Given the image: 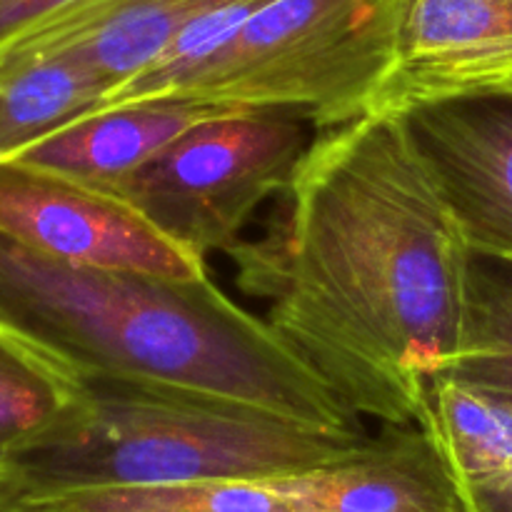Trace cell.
I'll return each instance as SVG.
<instances>
[{
  "mask_svg": "<svg viewBox=\"0 0 512 512\" xmlns=\"http://www.w3.org/2000/svg\"><path fill=\"white\" fill-rule=\"evenodd\" d=\"M258 238L225 258L360 420L418 425L463 343L473 253L405 118L318 130Z\"/></svg>",
  "mask_w": 512,
  "mask_h": 512,
  "instance_id": "cell-1",
  "label": "cell"
},
{
  "mask_svg": "<svg viewBox=\"0 0 512 512\" xmlns=\"http://www.w3.org/2000/svg\"><path fill=\"white\" fill-rule=\"evenodd\" d=\"M0 320L80 383L123 380L368 433L268 320L208 275L75 268L0 238Z\"/></svg>",
  "mask_w": 512,
  "mask_h": 512,
  "instance_id": "cell-2",
  "label": "cell"
},
{
  "mask_svg": "<svg viewBox=\"0 0 512 512\" xmlns=\"http://www.w3.org/2000/svg\"><path fill=\"white\" fill-rule=\"evenodd\" d=\"M365 440L190 390L85 380L78 405L0 465V480L20 495L280 480L338 463Z\"/></svg>",
  "mask_w": 512,
  "mask_h": 512,
  "instance_id": "cell-3",
  "label": "cell"
},
{
  "mask_svg": "<svg viewBox=\"0 0 512 512\" xmlns=\"http://www.w3.org/2000/svg\"><path fill=\"white\" fill-rule=\"evenodd\" d=\"M393 45L388 0H265L190 58L110 88L95 110L175 98L338 128L370 115Z\"/></svg>",
  "mask_w": 512,
  "mask_h": 512,
  "instance_id": "cell-4",
  "label": "cell"
},
{
  "mask_svg": "<svg viewBox=\"0 0 512 512\" xmlns=\"http://www.w3.org/2000/svg\"><path fill=\"white\" fill-rule=\"evenodd\" d=\"M318 130L280 110H223L125 180V195L195 253L228 255L258 210L280 198Z\"/></svg>",
  "mask_w": 512,
  "mask_h": 512,
  "instance_id": "cell-5",
  "label": "cell"
},
{
  "mask_svg": "<svg viewBox=\"0 0 512 512\" xmlns=\"http://www.w3.org/2000/svg\"><path fill=\"white\" fill-rule=\"evenodd\" d=\"M0 238L75 268L210 273L205 255L170 238L125 195L20 160L0 163Z\"/></svg>",
  "mask_w": 512,
  "mask_h": 512,
  "instance_id": "cell-6",
  "label": "cell"
},
{
  "mask_svg": "<svg viewBox=\"0 0 512 512\" xmlns=\"http://www.w3.org/2000/svg\"><path fill=\"white\" fill-rule=\"evenodd\" d=\"M393 65L370 115L512 95V0H388Z\"/></svg>",
  "mask_w": 512,
  "mask_h": 512,
  "instance_id": "cell-7",
  "label": "cell"
},
{
  "mask_svg": "<svg viewBox=\"0 0 512 512\" xmlns=\"http://www.w3.org/2000/svg\"><path fill=\"white\" fill-rule=\"evenodd\" d=\"M265 0H75L0 50V58H68L110 88L190 58Z\"/></svg>",
  "mask_w": 512,
  "mask_h": 512,
  "instance_id": "cell-8",
  "label": "cell"
},
{
  "mask_svg": "<svg viewBox=\"0 0 512 512\" xmlns=\"http://www.w3.org/2000/svg\"><path fill=\"white\" fill-rule=\"evenodd\" d=\"M473 258L512 265V95L405 115Z\"/></svg>",
  "mask_w": 512,
  "mask_h": 512,
  "instance_id": "cell-9",
  "label": "cell"
},
{
  "mask_svg": "<svg viewBox=\"0 0 512 512\" xmlns=\"http://www.w3.org/2000/svg\"><path fill=\"white\" fill-rule=\"evenodd\" d=\"M275 483L303 512H468L458 480L420 425H380L348 458Z\"/></svg>",
  "mask_w": 512,
  "mask_h": 512,
  "instance_id": "cell-10",
  "label": "cell"
},
{
  "mask_svg": "<svg viewBox=\"0 0 512 512\" xmlns=\"http://www.w3.org/2000/svg\"><path fill=\"white\" fill-rule=\"evenodd\" d=\"M223 110L228 108L175 98L93 110L35 140L10 160L118 190L173 140Z\"/></svg>",
  "mask_w": 512,
  "mask_h": 512,
  "instance_id": "cell-11",
  "label": "cell"
},
{
  "mask_svg": "<svg viewBox=\"0 0 512 512\" xmlns=\"http://www.w3.org/2000/svg\"><path fill=\"white\" fill-rule=\"evenodd\" d=\"M110 85L68 58H0V163L98 108Z\"/></svg>",
  "mask_w": 512,
  "mask_h": 512,
  "instance_id": "cell-12",
  "label": "cell"
},
{
  "mask_svg": "<svg viewBox=\"0 0 512 512\" xmlns=\"http://www.w3.org/2000/svg\"><path fill=\"white\" fill-rule=\"evenodd\" d=\"M418 425L460 490L512 470V405L495 395L440 375L430 385Z\"/></svg>",
  "mask_w": 512,
  "mask_h": 512,
  "instance_id": "cell-13",
  "label": "cell"
},
{
  "mask_svg": "<svg viewBox=\"0 0 512 512\" xmlns=\"http://www.w3.org/2000/svg\"><path fill=\"white\" fill-rule=\"evenodd\" d=\"M83 383L0 320V465L50 433Z\"/></svg>",
  "mask_w": 512,
  "mask_h": 512,
  "instance_id": "cell-14",
  "label": "cell"
},
{
  "mask_svg": "<svg viewBox=\"0 0 512 512\" xmlns=\"http://www.w3.org/2000/svg\"><path fill=\"white\" fill-rule=\"evenodd\" d=\"M20 498L35 512H303L275 480L123 485Z\"/></svg>",
  "mask_w": 512,
  "mask_h": 512,
  "instance_id": "cell-15",
  "label": "cell"
},
{
  "mask_svg": "<svg viewBox=\"0 0 512 512\" xmlns=\"http://www.w3.org/2000/svg\"><path fill=\"white\" fill-rule=\"evenodd\" d=\"M445 375L512 405V265L473 258L463 343Z\"/></svg>",
  "mask_w": 512,
  "mask_h": 512,
  "instance_id": "cell-16",
  "label": "cell"
},
{
  "mask_svg": "<svg viewBox=\"0 0 512 512\" xmlns=\"http://www.w3.org/2000/svg\"><path fill=\"white\" fill-rule=\"evenodd\" d=\"M75 0H0V50Z\"/></svg>",
  "mask_w": 512,
  "mask_h": 512,
  "instance_id": "cell-17",
  "label": "cell"
},
{
  "mask_svg": "<svg viewBox=\"0 0 512 512\" xmlns=\"http://www.w3.org/2000/svg\"><path fill=\"white\" fill-rule=\"evenodd\" d=\"M468 512H512V470L463 490Z\"/></svg>",
  "mask_w": 512,
  "mask_h": 512,
  "instance_id": "cell-18",
  "label": "cell"
},
{
  "mask_svg": "<svg viewBox=\"0 0 512 512\" xmlns=\"http://www.w3.org/2000/svg\"><path fill=\"white\" fill-rule=\"evenodd\" d=\"M0 512H35V510L30 508V505L25 503V500L20 498L10 485H5L3 480H0Z\"/></svg>",
  "mask_w": 512,
  "mask_h": 512,
  "instance_id": "cell-19",
  "label": "cell"
}]
</instances>
